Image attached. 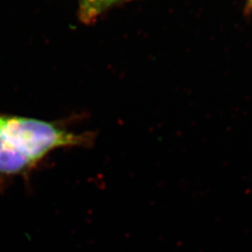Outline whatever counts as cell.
I'll list each match as a JSON object with an SVG mask.
<instances>
[{"mask_svg": "<svg viewBox=\"0 0 252 252\" xmlns=\"http://www.w3.org/2000/svg\"><path fill=\"white\" fill-rule=\"evenodd\" d=\"M133 0H78L79 19L85 25L94 23L108 9Z\"/></svg>", "mask_w": 252, "mask_h": 252, "instance_id": "obj_2", "label": "cell"}, {"mask_svg": "<svg viewBox=\"0 0 252 252\" xmlns=\"http://www.w3.org/2000/svg\"><path fill=\"white\" fill-rule=\"evenodd\" d=\"M249 7L252 9V0H249Z\"/></svg>", "mask_w": 252, "mask_h": 252, "instance_id": "obj_3", "label": "cell"}, {"mask_svg": "<svg viewBox=\"0 0 252 252\" xmlns=\"http://www.w3.org/2000/svg\"><path fill=\"white\" fill-rule=\"evenodd\" d=\"M32 166L14 153L0 132V174L4 176H16L30 171Z\"/></svg>", "mask_w": 252, "mask_h": 252, "instance_id": "obj_1", "label": "cell"}]
</instances>
